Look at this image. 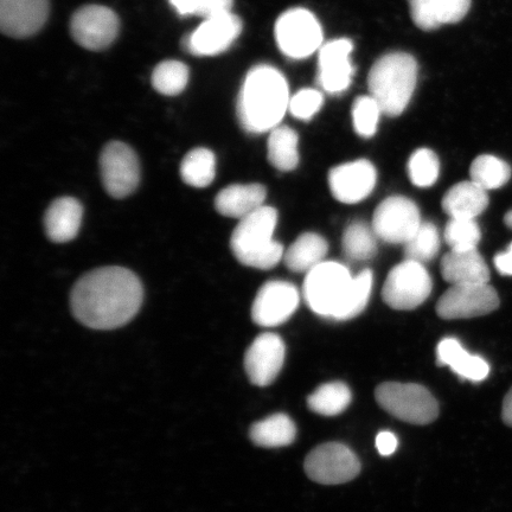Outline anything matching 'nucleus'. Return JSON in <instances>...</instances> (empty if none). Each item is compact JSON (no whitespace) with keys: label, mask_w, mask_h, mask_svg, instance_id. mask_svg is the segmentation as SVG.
I'll return each mask as SVG.
<instances>
[{"label":"nucleus","mask_w":512,"mask_h":512,"mask_svg":"<svg viewBox=\"0 0 512 512\" xmlns=\"http://www.w3.org/2000/svg\"><path fill=\"white\" fill-rule=\"evenodd\" d=\"M286 348L283 339L266 332L254 339L245 355L246 374L255 386H270L284 367Z\"/></svg>","instance_id":"dca6fc26"},{"label":"nucleus","mask_w":512,"mask_h":512,"mask_svg":"<svg viewBox=\"0 0 512 512\" xmlns=\"http://www.w3.org/2000/svg\"><path fill=\"white\" fill-rule=\"evenodd\" d=\"M432 288L431 275L424 265L406 260L390 271L382 298L394 310L409 311L424 304L431 296Z\"/></svg>","instance_id":"0eeeda50"},{"label":"nucleus","mask_w":512,"mask_h":512,"mask_svg":"<svg viewBox=\"0 0 512 512\" xmlns=\"http://www.w3.org/2000/svg\"><path fill=\"white\" fill-rule=\"evenodd\" d=\"M267 190L261 184H233L222 189L215 198V208L222 216L245 219L264 207Z\"/></svg>","instance_id":"4be33fe9"},{"label":"nucleus","mask_w":512,"mask_h":512,"mask_svg":"<svg viewBox=\"0 0 512 512\" xmlns=\"http://www.w3.org/2000/svg\"><path fill=\"white\" fill-rule=\"evenodd\" d=\"M328 251L329 245L323 236L305 233L285 252V265L292 272L307 274L324 262Z\"/></svg>","instance_id":"a878e982"},{"label":"nucleus","mask_w":512,"mask_h":512,"mask_svg":"<svg viewBox=\"0 0 512 512\" xmlns=\"http://www.w3.org/2000/svg\"><path fill=\"white\" fill-rule=\"evenodd\" d=\"M373 284L374 275L370 270L356 275L334 320H349L361 315L368 305Z\"/></svg>","instance_id":"72a5a7b5"},{"label":"nucleus","mask_w":512,"mask_h":512,"mask_svg":"<svg viewBox=\"0 0 512 512\" xmlns=\"http://www.w3.org/2000/svg\"><path fill=\"white\" fill-rule=\"evenodd\" d=\"M352 279L354 277L344 265L324 261L306 274L305 302L318 316L335 319L347 297Z\"/></svg>","instance_id":"423d86ee"},{"label":"nucleus","mask_w":512,"mask_h":512,"mask_svg":"<svg viewBox=\"0 0 512 512\" xmlns=\"http://www.w3.org/2000/svg\"><path fill=\"white\" fill-rule=\"evenodd\" d=\"M376 401L396 419L412 425H428L438 419L439 405L424 386L416 383L386 382L377 387Z\"/></svg>","instance_id":"39448f33"},{"label":"nucleus","mask_w":512,"mask_h":512,"mask_svg":"<svg viewBox=\"0 0 512 512\" xmlns=\"http://www.w3.org/2000/svg\"><path fill=\"white\" fill-rule=\"evenodd\" d=\"M179 16H200L203 19L232 11L234 0H168Z\"/></svg>","instance_id":"58836bf2"},{"label":"nucleus","mask_w":512,"mask_h":512,"mask_svg":"<svg viewBox=\"0 0 512 512\" xmlns=\"http://www.w3.org/2000/svg\"><path fill=\"white\" fill-rule=\"evenodd\" d=\"M354 46L349 40L332 41L319 49L318 83L325 92L341 94L350 87L355 73L350 55Z\"/></svg>","instance_id":"f3484780"},{"label":"nucleus","mask_w":512,"mask_h":512,"mask_svg":"<svg viewBox=\"0 0 512 512\" xmlns=\"http://www.w3.org/2000/svg\"><path fill=\"white\" fill-rule=\"evenodd\" d=\"M323 102L324 96L317 89H302L291 98L288 111L291 112L294 118L310 120L322 108Z\"/></svg>","instance_id":"ea45409f"},{"label":"nucleus","mask_w":512,"mask_h":512,"mask_svg":"<svg viewBox=\"0 0 512 512\" xmlns=\"http://www.w3.org/2000/svg\"><path fill=\"white\" fill-rule=\"evenodd\" d=\"M382 114L381 107L373 96H360L356 99L352 107V120L358 136L366 139L374 137Z\"/></svg>","instance_id":"4c0bfd02"},{"label":"nucleus","mask_w":512,"mask_h":512,"mask_svg":"<svg viewBox=\"0 0 512 512\" xmlns=\"http://www.w3.org/2000/svg\"><path fill=\"white\" fill-rule=\"evenodd\" d=\"M299 138L296 131L288 126L273 128L268 138V160L279 171H292L299 164Z\"/></svg>","instance_id":"cd10ccee"},{"label":"nucleus","mask_w":512,"mask_h":512,"mask_svg":"<svg viewBox=\"0 0 512 512\" xmlns=\"http://www.w3.org/2000/svg\"><path fill=\"white\" fill-rule=\"evenodd\" d=\"M376 181L375 166L364 159L339 165L329 174L331 194L337 201L347 204L366 200L373 192Z\"/></svg>","instance_id":"a211bd4d"},{"label":"nucleus","mask_w":512,"mask_h":512,"mask_svg":"<svg viewBox=\"0 0 512 512\" xmlns=\"http://www.w3.org/2000/svg\"><path fill=\"white\" fill-rule=\"evenodd\" d=\"M421 223L420 210L413 201L393 196L386 198L376 208L371 227L380 240L393 245H405Z\"/></svg>","instance_id":"ddd939ff"},{"label":"nucleus","mask_w":512,"mask_h":512,"mask_svg":"<svg viewBox=\"0 0 512 512\" xmlns=\"http://www.w3.org/2000/svg\"><path fill=\"white\" fill-rule=\"evenodd\" d=\"M253 443L260 447L277 448L291 445L297 437V427L286 414H274L256 422L249 431Z\"/></svg>","instance_id":"bb28decb"},{"label":"nucleus","mask_w":512,"mask_h":512,"mask_svg":"<svg viewBox=\"0 0 512 512\" xmlns=\"http://www.w3.org/2000/svg\"><path fill=\"white\" fill-rule=\"evenodd\" d=\"M377 235L367 223L355 221L349 224L343 235V249L352 261H367L377 253Z\"/></svg>","instance_id":"7c9ffc66"},{"label":"nucleus","mask_w":512,"mask_h":512,"mask_svg":"<svg viewBox=\"0 0 512 512\" xmlns=\"http://www.w3.org/2000/svg\"><path fill=\"white\" fill-rule=\"evenodd\" d=\"M472 0H408L416 27L424 31L437 30L443 25L462 21L471 8Z\"/></svg>","instance_id":"aec40b11"},{"label":"nucleus","mask_w":512,"mask_h":512,"mask_svg":"<svg viewBox=\"0 0 512 512\" xmlns=\"http://www.w3.org/2000/svg\"><path fill=\"white\" fill-rule=\"evenodd\" d=\"M189 76L187 64L175 60L164 61L153 70L152 86L160 94L175 96L188 86Z\"/></svg>","instance_id":"473e14b6"},{"label":"nucleus","mask_w":512,"mask_h":512,"mask_svg":"<svg viewBox=\"0 0 512 512\" xmlns=\"http://www.w3.org/2000/svg\"><path fill=\"white\" fill-rule=\"evenodd\" d=\"M437 357L439 366L450 367L454 374L467 381L482 382L490 374L489 363L471 355L456 338H444L438 345Z\"/></svg>","instance_id":"b1692460"},{"label":"nucleus","mask_w":512,"mask_h":512,"mask_svg":"<svg viewBox=\"0 0 512 512\" xmlns=\"http://www.w3.org/2000/svg\"><path fill=\"white\" fill-rule=\"evenodd\" d=\"M285 76L277 68L255 66L249 70L236 105L240 125L248 133L261 134L279 126L290 106Z\"/></svg>","instance_id":"f03ea898"},{"label":"nucleus","mask_w":512,"mask_h":512,"mask_svg":"<svg viewBox=\"0 0 512 512\" xmlns=\"http://www.w3.org/2000/svg\"><path fill=\"white\" fill-rule=\"evenodd\" d=\"M504 222H505V224H507V226L509 228L512 229V210L509 211V213L507 215H505Z\"/></svg>","instance_id":"c03bdc74"},{"label":"nucleus","mask_w":512,"mask_h":512,"mask_svg":"<svg viewBox=\"0 0 512 512\" xmlns=\"http://www.w3.org/2000/svg\"><path fill=\"white\" fill-rule=\"evenodd\" d=\"M351 392L343 382L325 383L313 392L307 405L312 412L323 416L342 414L351 403Z\"/></svg>","instance_id":"c756f323"},{"label":"nucleus","mask_w":512,"mask_h":512,"mask_svg":"<svg viewBox=\"0 0 512 512\" xmlns=\"http://www.w3.org/2000/svg\"><path fill=\"white\" fill-rule=\"evenodd\" d=\"M441 275L453 285H485L490 281V270L477 249L451 251L441 260Z\"/></svg>","instance_id":"412c9836"},{"label":"nucleus","mask_w":512,"mask_h":512,"mask_svg":"<svg viewBox=\"0 0 512 512\" xmlns=\"http://www.w3.org/2000/svg\"><path fill=\"white\" fill-rule=\"evenodd\" d=\"M144 300L142 281L124 267H101L83 275L70 294L73 315L94 330L121 328L137 316Z\"/></svg>","instance_id":"f257e3e1"},{"label":"nucleus","mask_w":512,"mask_h":512,"mask_svg":"<svg viewBox=\"0 0 512 512\" xmlns=\"http://www.w3.org/2000/svg\"><path fill=\"white\" fill-rule=\"evenodd\" d=\"M502 419L505 425L512 428V388L503 401Z\"/></svg>","instance_id":"37998d69"},{"label":"nucleus","mask_w":512,"mask_h":512,"mask_svg":"<svg viewBox=\"0 0 512 512\" xmlns=\"http://www.w3.org/2000/svg\"><path fill=\"white\" fill-rule=\"evenodd\" d=\"M49 16V0H0V29L6 36L37 34Z\"/></svg>","instance_id":"6ab92c4d"},{"label":"nucleus","mask_w":512,"mask_h":512,"mask_svg":"<svg viewBox=\"0 0 512 512\" xmlns=\"http://www.w3.org/2000/svg\"><path fill=\"white\" fill-rule=\"evenodd\" d=\"M102 184L108 195L125 198L137 190L140 183V164L137 153L121 142H111L100 156Z\"/></svg>","instance_id":"9d476101"},{"label":"nucleus","mask_w":512,"mask_h":512,"mask_svg":"<svg viewBox=\"0 0 512 512\" xmlns=\"http://www.w3.org/2000/svg\"><path fill=\"white\" fill-rule=\"evenodd\" d=\"M83 208L73 197L57 198L44 215V228L48 238L56 243H66L78 236Z\"/></svg>","instance_id":"5701e85b"},{"label":"nucleus","mask_w":512,"mask_h":512,"mask_svg":"<svg viewBox=\"0 0 512 512\" xmlns=\"http://www.w3.org/2000/svg\"><path fill=\"white\" fill-rule=\"evenodd\" d=\"M439 158L432 150H416L408 162L409 178L416 187L430 188L438 181Z\"/></svg>","instance_id":"c9c22d12"},{"label":"nucleus","mask_w":512,"mask_h":512,"mask_svg":"<svg viewBox=\"0 0 512 512\" xmlns=\"http://www.w3.org/2000/svg\"><path fill=\"white\" fill-rule=\"evenodd\" d=\"M498 307V294L489 284L453 285L440 298L437 312L446 320L470 319L489 315Z\"/></svg>","instance_id":"4468645a"},{"label":"nucleus","mask_w":512,"mask_h":512,"mask_svg":"<svg viewBox=\"0 0 512 512\" xmlns=\"http://www.w3.org/2000/svg\"><path fill=\"white\" fill-rule=\"evenodd\" d=\"M482 232L476 220L451 219L446 224L445 241L451 251H471L477 249Z\"/></svg>","instance_id":"e433bc0d"},{"label":"nucleus","mask_w":512,"mask_h":512,"mask_svg":"<svg viewBox=\"0 0 512 512\" xmlns=\"http://www.w3.org/2000/svg\"><path fill=\"white\" fill-rule=\"evenodd\" d=\"M275 40L283 54L302 60L323 47V29L309 10L291 9L278 18Z\"/></svg>","instance_id":"6e6552de"},{"label":"nucleus","mask_w":512,"mask_h":512,"mask_svg":"<svg viewBox=\"0 0 512 512\" xmlns=\"http://www.w3.org/2000/svg\"><path fill=\"white\" fill-rule=\"evenodd\" d=\"M299 302L296 286L286 281H270L256 294L252 306L253 322L264 328L281 325L293 316Z\"/></svg>","instance_id":"2eb2a0df"},{"label":"nucleus","mask_w":512,"mask_h":512,"mask_svg":"<svg viewBox=\"0 0 512 512\" xmlns=\"http://www.w3.org/2000/svg\"><path fill=\"white\" fill-rule=\"evenodd\" d=\"M305 471L313 482L338 485L355 479L361 463L354 451L339 443L319 445L305 459Z\"/></svg>","instance_id":"1a4fd4ad"},{"label":"nucleus","mask_w":512,"mask_h":512,"mask_svg":"<svg viewBox=\"0 0 512 512\" xmlns=\"http://www.w3.org/2000/svg\"><path fill=\"white\" fill-rule=\"evenodd\" d=\"M495 266L499 273L512 275V243H510L507 251L496 255Z\"/></svg>","instance_id":"79ce46f5"},{"label":"nucleus","mask_w":512,"mask_h":512,"mask_svg":"<svg viewBox=\"0 0 512 512\" xmlns=\"http://www.w3.org/2000/svg\"><path fill=\"white\" fill-rule=\"evenodd\" d=\"M278 213L272 207H261L240 220L230 238V248L240 264L271 270L284 259L283 245L273 239Z\"/></svg>","instance_id":"7ed1b4c3"},{"label":"nucleus","mask_w":512,"mask_h":512,"mask_svg":"<svg viewBox=\"0 0 512 512\" xmlns=\"http://www.w3.org/2000/svg\"><path fill=\"white\" fill-rule=\"evenodd\" d=\"M418 81V63L407 53H389L374 63L368 76L370 95L388 117L405 112Z\"/></svg>","instance_id":"20e7f679"},{"label":"nucleus","mask_w":512,"mask_h":512,"mask_svg":"<svg viewBox=\"0 0 512 512\" xmlns=\"http://www.w3.org/2000/svg\"><path fill=\"white\" fill-rule=\"evenodd\" d=\"M488 206V191L472 181L454 185L443 198V209L451 219L476 220Z\"/></svg>","instance_id":"393cba45"},{"label":"nucleus","mask_w":512,"mask_h":512,"mask_svg":"<svg viewBox=\"0 0 512 512\" xmlns=\"http://www.w3.org/2000/svg\"><path fill=\"white\" fill-rule=\"evenodd\" d=\"M471 181L484 190H496L510 181L511 168L503 159L483 155L473 160L470 169Z\"/></svg>","instance_id":"2f4dec72"},{"label":"nucleus","mask_w":512,"mask_h":512,"mask_svg":"<svg viewBox=\"0 0 512 512\" xmlns=\"http://www.w3.org/2000/svg\"><path fill=\"white\" fill-rule=\"evenodd\" d=\"M242 21L232 11L222 12L206 19L182 41L187 53L194 56H215L224 53L238 40Z\"/></svg>","instance_id":"9b49d317"},{"label":"nucleus","mask_w":512,"mask_h":512,"mask_svg":"<svg viewBox=\"0 0 512 512\" xmlns=\"http://www.w3.org/2000/svg\"><path fill=\"white\" fill-rule=\"evenodd\" d=\"M216 157L214 152L204 147L191 150L181 164V177L192 188L203 189L214 182Z\"/></svg>","instance_id":"c85d7f7f"},{"label":"nucleus","mask_w":512,"mask_h":512,"mask_svg":"<svg viewBox=\"0 0 512 512\" xmlns=\"http://www.w3.org/2000/svg\"><path fill=\"white\" fill-rule=\"evenodd\" d=\"M440 236L438 228L431 222H422L411 239L405 243L406 260L424 265L438 255Z\"/></svg>","instance_id":"f704fd0d"},{"label":"nucleus","mask_w":512,"mask_h":512,"mask_svg":"<svg viewBox=\"0 0 512 512\" xmlns=\"http://www.w3.org/2000/svg\"><path fill=\"white\" fill-rule=\"evenodd\" d=\"M399 441L396 435L389 431H383L376 437V447L383 457L392 456L398 448Z\"/></svg>","instance_id":"a19ab883"},{"label":"nucleus","mask_w":512,"mask_h":512,"mask_svg":"<svg viewBox=\"0 0 512 512\" xmlns=\"http://www.w3.org/2000/svg\"><path fill=\"white\" fill-rule=\"evenodd\" d=\"M120 30L119 17L102 5L82 6L70 21L74 41L92 51L105 50L117 40Z\"/></svg>","instance_id":"f8f14e48"}]
</instances>
